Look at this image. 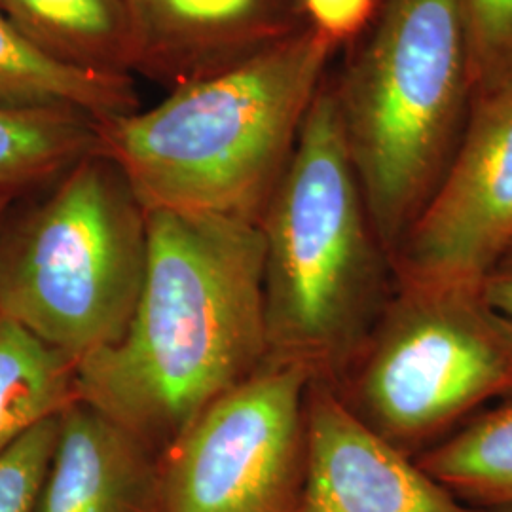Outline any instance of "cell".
Wrapping results in <instances>:
<instances>
[{
  "label": "cell",
  "mask_w": 512,
  "mask_h": 512,
  "mask_svg": "<svg viewBox=\"0 0 512 512\" xmlns=\"http://www.w3.org/2000/svg\"><path fill=\"white\" fill-rule=\"evenodd\" d=\"M382 0H298L311 29L338 50L363 37Z\"/></svg>",
  "instance_id": "obj_19"
},
{
  "label": "cell",
  "mask_w": 512,
  "mask_h": 512,
  "mask_svg": "<svg viewBox=\"0 0 512 512\" xmlns=\"http://www.w3.org/2000/svg\"><path fill=\"white\" fill-rule=\"evenodd\" d=\"M61 414L23 433L0 454V512H38L54 459Z\"/></svg>",
  "instance_id": "obj_18"
},
{
  "label": "cell",
  "mask_w": 512,
  "mask_h": 512,
  "mask_svg": "<svg viewBox=\"0 0 512 512\" xmlns=\"http://www.w3.org/2000/svg\"><path fill=\"white\" fill-rule=\"evenodd\" d=\"M484 512H512L511 507H495V509H484Z\"/></svg>",
  "instance_id": "obj_23"
},
{
  "label": "cell",
  "mask_w": 512,
  "mask_h": 512,
  "mask_svg": "<svg viewBox=\"0 0 512 512\" xmlns=\"http://www.w3.org/2000/svg\"><path fill=\"white\" fill-rule=\"evenodd\" d=\"M99 152V120L69 107H0V194L16 200Z\"/></svg>",
  "instance_id": "obj_14"
},
{
  "label": "cell",
  "mask_w": 512,
  "mask_h": 512,
  "mask_svg": "<svg viewBox=\"0 0 512 512\" xmlns=\"http://www.w3.org/2000/svg\"><path fill=\"white\" fill-rule=\"evenodd\" d=\"M512 239V84L473 101L435 194L393 255L395 279L482 285Z\"/></svg>",
  "instance_id": "obj_8"
},
{
  "label": "cell",
  "mask_w": 512,
  "mask_h": 512,
  "mask_svg": "<svg viewBox=\"0 0 512 512\" xmlns=\"http://www.w3.org/2000/svg\"><path fill=\"white\" fill-rule=\"evenodd\" d=\"M418 463L476 509L512 505V395L478 412Z\"/></svg>",
  "instance_id": "obj_16"
},
{
  "label": "cell",
  "mask_w": 512,
  "mask_h": 512,
  "mask_svg": "<svg viewBox=\"0 0 512 512\" xmlns=\"http://www.w3.org/2000/svg\"><path fill=\"white\" fill-rule=\"evenodd\" d=\"M338 48L311 27L228 73L99 122V152L147 211L258 224Z\"/></svg>",
  "instance_id": "obj_2"
},
{
  "label": "cell",
  "mask_w": 512,
  "mask_h": 512,
  "mask_svg": "<svg viewBox=\"0 0 512 512\" xmlns=\"http://www.w3.org/2000/svg\"><path fill=\"white\" fill-rule=\"evenodd\" d=\"M16 202H18L16 198H12V196H8V194H0V222L6 217V213L10 211V207Z\"/></svg>",
  "instance_id": "obj_21"
},
{
  "label": "cell",
  "mask_w": 512,
  "mask_h": 512,
  "mask_svg": "<svg viewBox=\"0 0 512 512\" xmlns=\"http://www.w3.org/2000/svg\"><path fill=\"white\" fill-rule=\"evenodd\" d=\"M258 228L266 361L334 387L397 279L349 158L330 74Z\"/></svg>",
  "instance_id": "obj_3"
},
{
  "label": "cell",
  "mask_w": 512,
  "mask_h": 512,
  "mask_svg": "<svg viewBox=\"0 0 512 512\" xmlns=\"http://www.w3.org/2000/svg\"><path fill=\"white\" fill-rule=\"evenodd\" d=\"M40 54L84 73L133 76L135 29L128 0H0Z\"/></svg>",
  "instance_id": "obj_12"
},
{
  "label": "cell",
  "mask_w": 512,
  "mask_h": 512,
  "mask_svg": "<svg viewBox=\"0 0 512 512\" xmlns=\"http://www.w3.org/2000/svg\"><path fill=\"white\" fill-rule=\"evenodd\" d=\"M74 401L73 361L0 313V454Z\"/></svg>",
  "instance_id": "obj_15"
},
{
  "label": "cell",
  "mask_w": 512,
  "mask_h": 512,
  "mask_svg": "<svg viewBox=\"0 0 512 512\" xmlns=\"http://www.w3.org/2000/svg\"><path fill=\"white\" fill-rule=\"evenodd\" d=\"M148 266L122 340L76 365L78 399L158 454L266 363L264 243L245 220L147 211Z\"/></svg>",
  "instance_id": "obj_1"
},
{
  "label": "cell",
  "mask_w": 512,
  "mask_h": 512,
  "mask_svg": "<svg viewBox=\"0 0 512 512\" xmlns=\"http://www.w3.org/2000/svg\"><path fill=\"white\" fill-rule=\"evenodd\" d=\"M482 293L490 306L512 323V266L495 268L482 283Z\"/></svg>",
  "instance_id": "obj_20"
},
{
  "label": "cell",
  "mask_w": 512,
  "mask_h": 512,
  "mask_svg": "<svg viewBox=\"0 0 512 512\" xmlns=\"http://www.w3.org/2000/svg\"><path fill=\"white\" fill-rule=\"evenodd\" d=\"M349 50L330 84L370 219L393 260L473 109L461 0H382Z\"/></svg>",
  "instance_id": "obj_4"
},
{
  "label": "cell",
  "mask_w": 512,
  "mask_h": 512,
  "mask_svg": "<svg viewBox=\"0 0 512 512\" xmlns=\"http://www.w3.org/2000/svg\"><path fill=\"white\" fill-rule=\"evenodd\" d=\"M0 222V313L74 365L122 340L148 266L147 209L101 152Z\"/></svg>",
  "instance_id": "obj_5"
},
{
  "label": "cell",
  "mask_w": 512,
  "mask_h": 512,
  "mask_svg": "<svg viewBox=\"0 0 512 512\" xmlns=\"http://www.w3.org/2000/svg\"><path fill=\"white\" fill-rule=\"evenodd\" d=\"M501 266H512V239L509 241V245L505 249V255L501 258V264L497 268H501Z\"/></svg>",
  "instance_id": "obj_22"
},
{
  "label": "cell",
  "mask_w": 512,
  "mask_h": 512,
  "mask_svg": "<svg viewBox=\"0 0 512 512\" xmlns=\"http://www.w3.org/2000/svg\"><path fill=\"white\" fill-rule=\"evenodd\" d=\"M473 101L512 84V0H461Z\"/></svg>",
  "instance_id": "obj_17"
},
{
  "label": "cell",
  "mask_w": 512,
  "mask_h": 512,
  "mask_svg": "<svg viewBox=\"0 0 512 512\" xmlns=\"http://www.w3.org/2000/svg\"><path fill=\"white\" fill-rule=\"evenodd\" d=\"M133 74L169 92L236 69L310 27L298 0H128Z\"/></svg>",
  "instance_id": "obj_10"
},
{
  "label": "cell",
  "mask_w": 512,
  "mask_h": 512,
  "mask_svg": "<svg viewBox=\"0 0 512 512\" xmlns=\"http://www.w3.org/2000/svg\"><path fill=\"white\" fill-rule=\"evenodd\" d=\"M310 382L266 361L211 404L160 458V512L298 511Z\"/></svg>",
  "instance_id": "obj_7"
},
{
  "label": "cell",
  "mask_w": 512,
  "mask_h": 512,
  "mask_svg": "<svg viewBox=\"0 0 512 512\" xmlns=\"http://www.w3.org/2000/svg\"><path fill=\"white\" fill-rule=\"evenodd\" d=\"M349 412L420 458L512 395V323L482 285L397 279L365 346L334 385Z\"/></svg>",
  "instance_id": "obj_6"
},
{
  "label": "cell",
  "mask_w": 512,
  "mask_h": 512,
  "mask_svg": "<svg viewBox=\"0 0 512 512\" xmlns=\"http://www.w3.org/2000/svg\"><path fill=\"white\" fill-rule=\"evenodd\" d=\"M0 107H69L99 122L141 109L133 76L84 73L55 63L19 33L2 8Z\"/></svg>",
  "instance_id": "obj_13"
},
{
  "label": "cell",
  "mask_w": 512,
  "mask_h": 512,
  "mask_svg": "<svg viewBox=\"0 0 512 512\" xmlns=\"http://www.w3.org/2000/svg\"><path fill=\"white\" fill-rule=\"evenodd\" d=\"M306 435V476L296 512H484L368 429L325 382L308 385Z\"/></svg>",
  "instance_id": "obj_9"
},
{
  "label": "cell",
  "mask_w": 512,
  "mask_h": 512,
  "mask_svg": "<svg viewBox=\"0 0 512 512\" xmlns=\"http://www.w3.org/2000/svg\"><path fill=\"white\" fill-rule=\"evenodd\" d=\"M154 448L86 401L61 412L38 512H160Z\"/></svg>",
  "instance_id": "obj_11"
}]
</instances>
